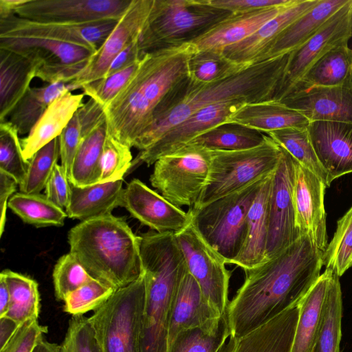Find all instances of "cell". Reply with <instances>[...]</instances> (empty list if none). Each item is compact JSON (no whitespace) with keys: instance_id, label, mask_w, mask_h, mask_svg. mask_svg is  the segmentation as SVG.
Returning a JSON list of instances; mask_svg holds the SVG:
<instances>
[{"instance_id":"cell-1","label":"cell","mask_w":352,"mask_h":352,"mask_svg":"<svg viewBox=\"0 0 352 352\" xmlns=\"http://www.w3.org/2000/svg\"><path fill=\"white\" fill-rule=\"evenodd\" d=\"M322 254L303 234L274 257L244 270L245 280L226 311L230 337L239 338L299 305L320 275Z\"/></svg>"},{"instance_id":"cell-2","label":"cell","mask_w":352,"mask_h":352,"mask_svg":"<svg viewBox=\"0 0 352 352\" xmlns=\"http://www.w3.org/2000/svg\"><path fill=\"white\" fill-rule=\"evenodd\" d=\"M192 43L145 53L120 92L104 108L107 133L131 148L153 123L155 114L187 78Z\"/></svg>"},{"instance_id":"cell-3","label":"cell","mask_w":352,"mask_h":352,"mask_svg":"<svg viewBox=\"0 0 352 352\" xmlns=\"http://www.w3.org/2000/svg\"><path fill=\"white\" fill-rule=\"evenodd\" d=\"M289 54L253 64L220 81L199 84L186 79L163 103L153 124L135 142L140 151L149 148L168 131L211 104L241 100L256 103L274 100L284 76Z\"/></svg>"},{"instance_id":"cell-4","label":"cell","mask_w":352,"mask_h":352,"mask_svg":"<svg viewBox=\"0 0 352 352\" xmlns=\"http://www.w3.org/2000/svg\"><path fill=\"white\" fill-rule=\"evenodd\" d=\"M140 257L145 281L140 352H168V329L177 286L188 271L176 237L172 233L140 236Z\"/></svg>"},{"instance_id":"cell-5","label":"cell","mask_w":352,"mask_h":352,"mask_svg":"<svg viewBox=\"0 0 352 352\" xmlns=\"http://www.w3.org/2000/svg\"><path fill=\"white\" fill-rule=\"evenodd\" d=\"M69 252L94 278L115 290L142 274L140 236L112 214L81 221L68 232Z\"/></svg>"},{"instance_id":"cell-6","label":"cell","mask_w":352,"mask_h":352,"mask_svg":"<svg viewBox=\"0 0 352 352\" xmlns=\"http://www.w3.org/2000/svg\"><path fill=\"white\" fill-rule=\"evenodd\" d=\"M233 14L206 0H153L140 33L142 54L192 42Z\"/></svg>"},{"instance_id":"cell-7","label":"cell","mask_w":352,"mask_h":352,"mask_svg":"<svg viewBox=\"0 0 352 352\" xmlns=\"http://www.w3.org/2000/svg\"><path fill=\"white\" fill-rule=\"evenodd\" d=\"M265 178L188 210L195 230L226 264H233L242 249L248 214Z\"/></svg>"},{"instance_id":"cell-8","label":"cell","mask_w":352,"mask_h":352,"mask_svg":"<svg viewBox=\"0 0 352 352\" xmlns=\"http://www.w3.org/2000/svg\"><path fill=\"white\" fill-rule=\"evenodd\" d=\"M208 177L200 207L263 179L276 170L281 147L267 135L258 146L240 151L210 150Z\"/></svg>"},{"instance_id":"cell-9","label":"cell","mask_w":352,"mask_h":352,"mask_svg":"<svg viewBox=\"0 0 352 352\" xmlns=\"http://www.w3.org/2000/svg\"><path fill=\"white\" fill-rule=\"evenodd\" d=\"M145 302L143 273L111 296L88 318L99 352H140Z\"/></svg>"},{"instance_id":"cell-10","label":"cell","mask_w":352,"mask_h":352,"mask_svg":"<svg viewBox=\"0 0 352 352\" xmlns=\"http://www.w3.org/2000/svg\"><path fill=\"white\" fill-rule=\"evenodd\" d=\"M210 161V150L188 143L155 162L151 184L174 206L192 208L201 197Z\"/></svg>"},{"instance_id":"cell-11","label":"cell","mask_w":352,"mask_h":352,"mask_svg":"<svg viewBox=\"0 0 352 352\" xmlns=\"http://www.w3.org/2000/svg\"><path fill=\"white\" fill-rule=\"evenodd\" d=\"M0 49L36 58L40 63L36 77L48 84L70 82L96 52L85 46L36 37H0Z\"/></svg>"},{"instance_id":"cell-12","label":"cell","mask_w":352,"mask_h":352,"mask_svg":"<svg viewBox=\"0 0 352 352\" xmlns=\"http://www.w3.org/2000/svg\"><path fill=\"white\" fill-rule=\"evenodd\" d=\"M175 236L188 272L198 283L204 298L219 314H225L230 302V278L225 261L204 241L192 223Z\"/></svg>"},{"instance_id":"cell-13","label":"cell","mask_w":352,"mask_h":352,"mask_svg":"<svg viewBox=\"0 0 352 352\" xmlns=\"http://www.w3.org/2000/svg\"><path fill=\"white\" fill-rule=\"evenodd\" d=\"M281 149L279 163L272 175L268 200L267 260L280 253L301 236L296 226L293 200L294 159Z\"/></svg>"},{"instance_id":"cell-14","label":"cell","mask_w":352,"mask_h":352,"mask_svg":"<svg viewBox=\"0 0 352 352\" xmlns=\"http://www.w3.org/2000/svg\"><path fill=\"white\" fill-rule=\"evenodd\" d=\"M352 37V0L335 13L306 43L289 53L285 72L275 99L287 96L311 67L337 45Z\"/></svg>"},{"instance_id":"cell-15","label":"cell","mask_w":352,"mask_h":352,"mask_svg":"<svg viewBox=\"0 0 352 352\" xmlns=\"http://www.w3.org/2000/svg\"><path fill=\"white\" fill-rule=\"evenodd\" d=\"M132 0H28L15 15L40 23H86L119 20Z\"/></svg>"},{"instance_id":"cell-16","label":"cell","mask_w":352,"mask_h":352,"mask_svg":"<svg viewBox=\"0 0 352 352\" xmlns=\"http://www.w3.org/2000/svg\"><path fill=\"white\" fill-rule=\"evenodd\" d=\"M107 19L86 23H40L15 14L0 19V37H36L85 46L96 52L118 21Z\"/></svg>"},{"instance_id":"cell-17","label":"cell","mask_w":352,"mask_h":352,"mask_svg":"<svg viewBox=\"0 0 352 352\" xmlns=\"http://www.w3.org/2000/svg\"><path fill=\"white\" fill-rule=\"evenodd\" d=\"M153 0H132L112 32L97 50L85 68L70 82L71 91L103 78L114 58L135 38L140 36L150 12Z\"/></svg>"},{"instance_id":"cell-18","label":"cell","mask_w":352,"mask_h":352,"mask_svg":"<svg viewBox=\"0 0 352 352\" xmlns=\"http://www.w3.org/2000/svg\"><path fill=\"white\" fill-rule=\"evenodd\" d=\"M245 104L248 103L241 100H230L200 109L168 131L149 148L140 151L131 167L140 163L147 166L154 164L160 157L179 149L201 133L220 124L229 122L232 115Z\"/></svg>"},{"instance_id":"cell-19","label":"cell","mask_w":352,"mask_h":352,"mask_svg":"<svg viewBox=\"0 0 352 352\" xmlns=\"http://www.w3.org/2000/svg\"><path fill=\"white\" fill-rule=\"evenodd\" d=\"M294 163L293 200L296 226L300 235H308L314 245L323 253L328 245L324 205L327 186L295 159Z\"/></svg>"},{"instance_id":"cell-20","label":"cell","mask_w":352,"mask_h":352,"mask_svg":"<svg viewBox=\"0 0 352 352\" xmlns=\"http://www.w3.org/2000/svg\"><path fill=\"white\" fill-rule=\"evenodd\" d=\"M122 207L157 233L178 234L191 223V217L138 179L124 189Z\"/></svg>"},{"instance_id":"cell-21","label":"cell","mask_w":352,"mask_h":352,"mask_svg":"<svg viewBox=\"0 0 352 352\" xmlns=\"http://www.w3.org/2000/svg\"><path fill=\"white\" fill-rule=\"evenodd\" d=\"M310 122L352 123V78L336 87H309L294 91L280 100Z\"/></svg>"},{"instance_id":"cell-22","label":"cell","mask_w":352,"mask_h":352,"mask_svg":"<svg viewBox=\"0 0 352 352\" xmlns=\"http://www.w3.org/2000/svg\"><path fill=\"white\" fill-rule=\"evenodd\" d=\"M307 131L316 155L331 183L352 173V123L311 122Z\"/></svg>"},{"instance_id":"cell-23","label":"cell","mask_w":352,"mask_h":352,"mask_svg":"<svg viewBox=\"0 0 352 352\" xmlns=\"http://www.w3.org/2000/svg\"><path fill=\"white\" fill-rule=\"evenodd\" d=\"M318 1L294 0L253 34L226 47L223 50V54L231 60L244 66H250L260 62L263 55L278 36Z\"/></svg>"},{"instance_id":"cell-24","label":"cell","mask_w":352,"mask_h":352,"mask_svg":"<svg viewBox=\"0 0 352 352\" xmlns=\"http://www.w3.org/2000/svg\"><path fill=\"white\" fill-rule=\"evenodd\" d=\"M222 316L208 302L198 283L187 271L177 286L172 305L168 347L182 331L210 324Z\"/></svg>"},{"instance_id":"cell-25","label":"cell","mask_w":352,"mask_h":352,"mask_svg":"<svg viewBox=\"0 0 352 352\" xmlns=\"http://www.w3.org/2000/svg\"><path fill=\"white\" fill-rule=\"evenodd\" d=\"M300 304L239 338L230 337L228 352H291Z\"/></svg>"},{"instance_id":"cell-26","label":"cell","mask_w":352,"mask_h":352,"mask_svg":"<svg viewBox=\"0 0 352 352\" xmlns=\"http://www.w3.org/2000/svg\"><path fill=\"white\" fill-rule=\"evenodd\" d=\"M83 93L67 91L48 106L28 136L21 139L23 155L29 161L42 147L58 138L84 104Z\"/></svg>"},{"instance_id":"cell-27","label":"cell","mask_w":352,"mask_h":352,"mask_svg":"<svg viewBox=\"0 0 352 352\" xmlns=\"http://www.w3.org/2000/svg\"><path fill=\"white\" fill-rule=\"evenodd\" d=\"M39 67L40 63L34 57L0 49V122L7 120L30 88Z\"/></svg>"},{"instance_id":"cell-28","label":"cell","mask_w":352,"mask_h":352,"mask_svg":"<svg viewBox=\"0 0 352 352\" xmlns=\"http://www.w3.org/2000/svg\"><path fill=\"white\" fill-rule=\"evenodd\" d=\"M349 0H318L307 12L287 26L274 40L260 62L296 50L311 38Z\"/></svg>"},{"instance_id":"cell-29","label":"cell","mask_w":352,"mask_h":352,"mask_svg":"<svg viewBox=\"0 0 352 352\" xmlns=\"http://www.w3.org/2000/svg\"><path fill=\"white\" fill-rule=\"evenodd\" d=\"M287 5L233 14L191 43L197 50L223 52L226 47L253 34L265 23L278 15Z\"/></svg>"},{"instance_id":"cell-30","label":"cell","mask_w":352,"mask_h":352,"mask_svg":"<svg viewBox=\"0 0 352 352\" xmlns=\"http://www.w3.org/2000/svg\"><path fill=\"white\" fill-rule=\"evenodd\" d=\"M273 173L264 179L248 214L244 243L233 263L243 270L254 268L267 261L268 200Z\"/></svg>"},{"instance_id":"cell-31","label":"cell","mask_w":352,"mask_h":352,"mask_svg":"<svg viewBox=\"0 0 352 352\" xmlns=\"http://www.w3.org/2000/svg\"><path fill=\"white\" fill-rule=\"evenodd\" d=\"M122 186L123 179L83 187L71 184L67 217L83 221L111 214L116 208L122 207Z\"/></svg>"},{"instance_id":"cell-32","label":"cell","mask_w":352,"mask_h":352,"mask_svg":"<svg viewBox=\"0 0 352 352\" xmlns=\"http://www.w3.org/2000/svg\"><path fill=\"white\" fill-rule=\"evenodd\" d=\"M229 122L265 134L291 127L307 129L311 122L299 111L276 100L245 104L232 115Z\"/></svg>"},{"instance_id":"cell-33","label":"cell","mask_w":352,"mask_h":352,"mask_svg":"<svg viewBox=\"0 0 352 352\" xmlns=\"http://www.w3.org/2000/svg\"><path fill=\"white\" fill-rule=\"evenodd\" d=\"M333 273L332 270L326 268L301 301L291 352H311L318 335Z\"/></svg>"},{"instance_id":"cell-34","label":"cell","mask_w":352,"mask_h":352,"mask_svg":"<svg viewBox=\"0 0 352 352\" xmlns=\"http://www.w3.org/2000/svg\"><path fill=\"white\" fill-rule=\"evenodd\" d=\"M351 78L352 49L348 43H343L320 58L289 94L309 87L340 86Z\"/></svg>"},{"instance_id":"cell-35","label":"cell","mask_w":352,"mask_h":352,"mask_svg":"<svg viewBox=\"0 0 352 352\" xmlns=\"http://www.w3.org/2000/svg\"><path fill=\"white\" fill-rule=\"evenodd\" d=\"M107 134L106 120L82 138L71 170V184L83 187L100 182L102 155Z\"/></svg>"},{"instance_id":"cell-36","label":"cell","mask_w":352,"mask_h":352,"mask_svg":"<svg viewBox=\"0 0 352 352\" xmlns=\"http://www.w3.org/2000/svg\"><path fill=\"white\" fill-rule=\"evenodd\" d=\"M70 91L67 84L56 82L30 87L8 116V121L19 135L29 134L50 104L63 93Z\"/></svg>"},{"instance_id":"cell-37","label":"cell","mask_w":352,"mask_h":352,"mask_svg":"<svg viewBox=\"0 0 352 352\" xmlns=\"http://www.w3.org/2000/svg\"><path fill=\"white\" fill-rule=\"evenodd\" d=\"M10 292V305L4 317L19 326L24 322L38 320L41 302L37 282L25 275L5 270L0 274Z\"/></svg>"},{"instance_id":"cell-38","label":"cell","mask_w":352,"mask_h":352,"mask_svg":"<svg viewBox=\"0 0 352 352\" xmlns=\"http://www.w3.org/2000/svg\"><path fill=\"white\" fill-rule=\"evenodd\" d=\"M342 316V300L340 277L333 272L321 321L311 352H340Z\"/></svg>"},{"instance_id":"cell-39","label":"cell","mask_w":352,"mask_h":352,"mask_svg":"<svg viewBox=\"0 0 352 352\" xmlns=\"http://www.w3.org/2000/svg\"><path fill=\"white\" fill-rule=\"evenodd\" d=\"M266 135L257 130L229 122L207 130L188 143L209 150L240 151L260 145Z\"/></svg>"},{"instance_id":"cell-40","label":"cell","mask_w":352,"mask_h":352,"mask_svg":"<svg viewBox=\"0 0 352 352\" xmlns=\"http://www.w3.org/2000/svg\"><path fill=\"white\" fill-rule=\"evenodd\" d=\"M8 206L23 221L36 227L62 226L67 217L63 209L40 193L16 192Z\"/></svg>"},{"instance_id":"cell-41","label":"cell","mask_w":352,"mask_h":352,"mask_svg":"<svg viewBox=\"0 0 352 352\" xmlns=\"http://www.w3.org/2000/svg\"><path fill=\"white\" fill-rule=\"evenodd\" d=\"M226 314L210 324L179 333L168 347V352H223L230 338Z\"/></svg>"},{"instance_id":"cell-42","label":"cell","mask_w":352,"mask_h":352,"mask_svg":"<svg viewBox=\"0 0 352 352\" xmlns=\"http://www.w3.org/2000/svg\"><path fill=\"white\" fill-rule=\"evenodd\" d=\"M298 163L311 171L327 187L329 175L321 165L311 144L307 129L286 128L267 133Z\"/></svg>"},{"instance_id":"cell-43","label":"cell","mask_w":352,"mask_h":352,"mask_svg":"<svg viewBox=\"0 0 352 352\" xmlns=\"http://www.w3.org/2000/svg\"><path fill=\"white\" fill-rule=\"evenodd\" d=\"M249 66L239 65L223 52L197 50L188 62L190 78L199 84H210L226 79Z\"/></svg>"},{"instance_id":"cell-44","label":"cell","mask_w":352,"mask_h":352,"mask_svg":"<svg viewBox=\"0 0 352 352\" xmlns=\"http://www.w3.org/2000/svg\"><path fill=\"white\" fill-rule=\"evenodd\" d=\"M322 262L339 277L352 267V206L337 221L333 237L322 254Z\"/></svg>"},{"instance_id":"cell-45","label":"cell","mask_w":352,"mask_h":352,"mask_svg":"<svg viewBox=\"0 0 352 352\" xmlns=\"http://www.w3.org/2000/svg\"><path fill=\"white\" fill-rule=\"evenodd\" d=\"M59 157L58 137L39 149L29 160L25 177L19 185L20 192L40 193L45 188Z\"/></svg>"},{"instance_id":"cell-46","label":"cell","mask_w":352,"mask_h":352,"mask_svg":"<svg viewBox=\"0 0 352 352\" xmlns=\"http://www.w3.org/2000/svg\"><path fill=\"white\" fill-rule=\"evenodd\" d=\"M19 135L8 121L0 122V170L13 177L19 186L25 177L29 161L24 158Z\"/></svg>"},{"instance_id":"cell-47","label":"cell","mask_w":352,"mask_h":352,"mask_svg":"<svg viewBox=\"0 0 352 352\" xmlns=\"http://www.w3.org/2000/svg\"><path fill=\"white\" fill-rule=\"evenodd\" d=\"M114 292L111 287L94 278L65 296L63 311L72 316L96 311Z\"/></svg>"},{"instance_id":"cell-48","label":"cell","mask_w":352,"mask_h":352,"mask_svg":"<svg viewBox=\"0 0 352 352\" xmlns=\"http://www.w3.org/2000/svg\"><path fill=\"white\" fill-rule=\"evenodd\" d=\"M52 277L55 296L60 301H64L68 294L94 278L70 252L59 258Z\"/></svg>"},{"instance_id":"cell-49","label":"cell","mask_w":352,"mask_h":352,"mask_svg":"<svg viewBox=\"0 0 352 352\" xmlns=\"http://www.w3.org/2000/svg\"><path fill=\"white\" fill-rule=\"evenodd\" d=\"M132 162L131 148L107 133L103 146L99 183L123 179L124 175L131 168Z\"/></svg>"},{"instance_id":"cell-50","label":"cell","mask_w":352,"mask_h":352,"mask_svg":"<svg viewBox=\"0 0 352 352\" xmlns=\"http://www.w3.org/2000/svg\"><path fill=\"white\" fill-rule=\"evenodd\" d=\"M142 58L119 71L84 85L81 87L82 93L106 107L135 74Z\"/></svg>"},{"instance_id":"cell-51","label":"cell","mask_w":352,"mask_h":352,"mask_svg":"<svg viewBox=\"0 0 352 352\" xmlns=\"http://www.w3.org/2000/svg\"><path fill=\"white\" fill-rule=\"evenodd\" d=\"M61 352H99L88 318L74 316L69 321Z\"/></svg>"},{"instance_id":"cell-52","label":"cell","mask_w":352,"mask_h":352,"mask_svg":"<svg viewBox=\"0 0 352 352\" xmlns=\"http://www.w3.org/2000/svg\"><path fill=\"white\" fill-rule=\"evenodd\" d=\"M47 331V327L40 324L38 320L27 321L18 327L6 344L0 348V352H32Z\"/></svg>"},{"instance_id":"cell-53","label":"cell","mask_w":352,"mask_h":352,"mask_svg":"<svg viewBox=\"0 0 352 352\" xmlns=\"http://www.w3.org/2000/svg\"><path fill=\"white\" fill-rule=\"evenodd\" d=\"M82 129L77 113L58 136L60 165L70 178L73 162L81 142Z\"/></svg>"},{"instance_id":"cell-54","label":"cell","mask_w":352,"mask_h":352,"mask_svg":"<svg viewBox=\"0 0 352 352\" xmlns=\"http://www.w3.org/2000/svg\"><path fill=\"white\" fill-rule=\"evenodd\" d=\"M46 197L62 209H66L71 196V183L61 165L56 164L45 188Z\"/></svg>"},{"instance_id":"cell-55","label":"cell","mask_w":352,"mask_h":352,"mask_svg":"<svg viewBox=\"0 0 352 352\" xmlns=\"http://www.w3.org/2000/svg\"><path fill=\"white\" fill-rule=\"evenodd\" d=\"M214 8L225 10L232 14L254 12L290 3L292 0H206Z\"/></svg>"},{"instance_id":"cell-56","label":"cell","mask_w":352,"mask_h":352,"mask_svg":"<svg viewBox=\"0 0 352 352\" xmlns=\"http://www.w3.org/2000/svg\"><path fill=\"white\" fill-rule=\"evenodd\" d=\"M139 38L140 36L135 38L114 58L104 76L126 67L142 58L144 54L140 50Z\"/></svg>"},{"instance_id":"cell-57","label":"cell","mask_w":352,"mask_h":352,"mask_svg":"<svg viewBox=\"0 0 352 352\" xmlns=\"http://www.w3.org/2000/svg\"><path fill=\"white\" fill-rule=\"evenodd\" d=\"M18 183L6 173L0 170V236H2L6 221V208L8 198L16 191Z\"/></svg>"},{"instance_id":"cell-58","label":"cell","mask_w":352,"mask_h":352,"mask_svg":"<svg viewBox=\"0 0 352 352\" xmlns=\"http://www.w3.org/2000/svg\"><path fill=\"white\" fill-rule=\"evenodd\" d=\"M19 327L14 321L6 317L0 318V348L6 344Z\"/></svg>"},{"instance_id":"cell-59","label":"cell","mask_w":352,"mask_h":352,"mask_svg":"<svg viewBox=\"0 0 352 352\" xmlns=\"http://www.w3.org/2000/svg\"><path fill=\"white\" fill-rule=\"evenodd\" d=\"M28 0H0V19L15 14L16 10Z\"/></svg>"},{"instance_id":"cell-60","label":"cell","mask_w":352,"mask_h":352,"mask_svg":"<svg viewBox=\"0 0 352 352\" xmlns=\"http://www.w3.org/2000/svg\"><path fill=\"white\" fill-rule=\"evenodd\" d=\"M10 305V292L4 279L0 276V318L6 316Z\"/></svg>"},{"instance_id":"cell-61","label":"cell","mask_w":352,"mask_h":352,"mask_svg":"<svg viewBox=\"0 0 352 352\" xmlns=\"http://www.w3.org/2000/svg\"><path fill=\"white\" fill-rule=\"evenodd\" d=\"M32 352H61V346L43 338L36 345Z\"/></svg>"}]
</instances>
